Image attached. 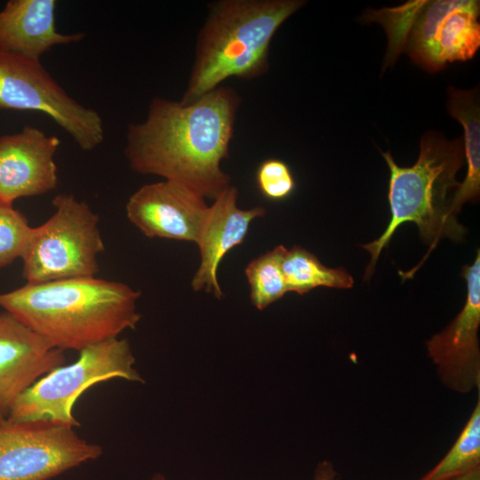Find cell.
Instances as JSON below:
<instances>
[{
  "label": "cell",
  "instance_id": "1",
  "mask_svg": "<svg viewBox=\"0 0 480 480\" xmlns=\"http://www.w3.org/2000/svg\"><path fill=\"white\" fill-rule=\"evenodd\" d=\"M240 104L238 92L224 86L188 104L154 97L146 120L127 128L131 169L215 199L231 185L221 162L228 156Z\"/></svg>",
  "mask_w": 480,
  "mask_h": 480
},
{
  "label": "cell",
  "instance_id": "2",
  "mask_svg": "<svg viewBox=\"0 0 480 480\" xmlns=\"http://www.w3.org/2000/svg\"><path fill=\"white\" fill-rule=\"evenodd\" d=\"M140 292L126 284L77 277L0 293V307L54 347L80 351L135 329Z\"/></svg>",
  "mask_w": 480,
  "mask_h": 480
},
{
  "label": "cell",
  "instance_id": "3",
  "mask_svg": "<svg viewBox=\"0 0 480 480\" xmlns=\"http://www.w3.org/2000/svg\"><path fill=\"white\" fill-rule=\"evenodd\" d=\"M304 0H217L207 4L188 84V104L230 77L254 79L269 69V47L281 25Z\"/></svg>",
  "mask_w": 480,
  "mask_h": 480
},
{
  "label": "cell",
  "instance_id": "4",
  "mask_svg": "<svg viewBox=\"0 0 480 480\" xmlns=\"http://www.w3.org/2000/svg\"><path fill=\"white\" fill-rule=\"evenodd\" d=\"M380 153L390 171L388 200L391 217L377 239L362 245L370 254L365 280L373 274L396 230L405 222L417 225L420 239L429 246L428 253L443 238L461 241L467 233L452 213L460 186L456 175L465 164L461 138L448 140L440 132H425L418 159L409 167L399 166L390 152Z\"/></svg>",
  "mask_w": 480,
  "mask_h": 480
},
{
  "label": "cell",
  "instance_id": "5",
  "mask_svg": "<svg viewBox=\"0 0 480 480\" xmlns=\"http://www.w3.org/2000/svg\"><path fill=\"white\" fill-rule=\"evenodd\" d=\"M76 361L49 372L14 402L6 418L11 422L51 420L71 427L80 424L74 404L90 387L113 378L141 381L126 339L113 338L79 351Z\"/></svg>",
  "mask_w": 480,
  "mask_h": 480
},
{
  "label": "cell",
  "instance_id": "6",
  "mask_svg": "<svg viewBox=\"0 0 480 480\" xmlns=\"http://www.w3.org/2000/svg\"><path fill=\"white\" fill-rule=\"evenodd\" d=\"M54 213L33 228L25 252L22 275L27 283L95 276L98 256L105 246L99 216L71 194L52 199Z\"/></svg>",
  "mask_w": 480,
  "mask_h": 480
},
{
  "label": "cell",
  "instance_id": "7",
  "mask_svg": "<svg viewBox=\"0 0 480 480\" xmlns=\"http://www.w3.org/2000/svg\"><path fill=\"white\" fill-rule=\"evenodd\" d=\"M0 110L43 113L84 151L105 139L100 113L73 99L40 60L4 52H0Z\"/></svg>",
  "mask_w": 480,
  "mask_h": 480
},
{
  "label": "cell",
  "instance_id": "8",
  "mask_svg": "<svg viewBox=\"0 0 480 480\" xmlns=\"http://www.w3.org/2000/svg\"><path fill=\"white\" fill-rule=\"evenodd\" d=\"M101 453L69 425L0 420V480H49Z\"/></svg>",
  "mask_w": 480,
  "mask_h": 480
},
{
  "label": "cell",
  "instance_id": "9",
  "mask_svg": "<svg viewBox=\"0 0 480 480\" xmlns=\"http://www.w3.org/2000/svg\"><path fill=\"white\" fill-rule=\"evenodd\" d=\"M479 11L480 2L476 0L421 1L404 51L431 72L470 60L480 46Z\"/></svg>",
  "mask_w": 480,
  "mask_h": 480
},
{
  "label": "cell",
  "instance_id": "10",
  "mask_svg": "<svg viewBox=\"0 0 480 480\" xmlns=\"http://www.w3.org/2000/svg\"><path fill=\"white\" fill-rule=\"evenodd\" d=\"M467 284L465 304L442 332L426 342L428 356L441 381L449 388L468 393L480 388V252L462 268Z\"/></svg>",
  "mask_w": 480,
  "mask_h": 480
},
{
  "label": "cell",
  "instance_id": "11",
  "mask_svg": "<svg viewBox=\"0 0 480 480\" xmlns=\"http://www.w3.org/2000/svg\"><path fill=\"white\" fill-rule=\"evenodd\" d=\"M210 205L198 193L177 182L146 184L128 199V220L146 236L197 243Z\"/></svg>",
  "mask_w": 480,
  "mask_h": 480
},
{
  "label": "cell",
  "instance_id": "12",
  "mask_svg": "<svg viewBox=\"0 0 480 480\" xmlns=\"http://www.w3.org/2000/svg\"><path fill=\"white\" fill-rule=\"evenodd\" d=\"M60 140L55 135L24 126L0 137V203L45 194L58 185L54 156Z\"/></svg>",
  "mask_w": 480,
  "mask_h": 480
},
{
  "label": "cell",
  "instance_id": "13",
  "mask_svg": "<svg viewBox=\"0 0 480 480\" xmlns=\"http://www.w3.org/2000/svg\"><path fill=\"white\" fill-rule=\"evenodd\" d=\"M64 350L54 347L12 314H0V420L16 399L41 377L63 365Z\"/></svg>",
  "mask_w": 480,
  "mask_h": 480
},
{
  "label": "cell",
  "instance_id": "14",
  "mask_svg": "<svg viewBox=\"0 0 480 480\" xmlns=\"http://www.w3.org/2000/svg\"><path fill=\"white\" fill-rule=\"evenodd\" d=\"M237 197V188L230 185L213 199L196 243L201 261L192 278L191 287L196 292L212 293L217 299L223 296L218 280L222 259L244 242L252 220L266 214L265 208L261 206L239 208Z\"/></svg>",
  "mask_w": 480,
  "mask_h": 480
},
{
  "label": "cell",
  "instance_id": "15",
  "mask_svg": "<svg viewBox=\"0 0 480 480\" xmlns=\"http://www.w3.org/2000/svg\"><path fill=\"white\" fill-rule=\"evenodd\" d=\"M55 0H10L0 11V52L40 60L56 45L76 43L84 34L56 28Z\"/></svg>",
  "mask_w": 480,
  "mask_h": 480
},
{
  "label": "cell",
  "instance_id": "16",
  "mask_svg": "<svg viewBox=\"0 0 480 480\" xmlns=\"http://www.w3.org/2000/svg\"><path fill=\"white\" fill-rule=\"evenodd\" d=\"M447 108L464 129L463 147L467 173L454 196L452 213L457 216L467 202L476 203L480 195V108L478 90H447Z\"/></svg>",
  "mask_w": 480,
  "mask_h": 480
},
{
  "label": "cell",
  "instance_id": "17",
  "mask_svg": "<svg viewBox=\"0 0 480 480\" xmlns=\"http://www.w3.org/2000/svg\"><path fill=\"white\" fill-rule=\"evenodd\" d=\"M282 268L287 291L300 295L317 287L349 289L354 285L352 276L344 268L326 267L299 245L286 249Z\"/></svg>",
  "mask_w": 480,
  "mask_h": 480
},
{
  "label": "cell",
  "instance_id": "18",
  "mask_svg": "<svg viewBox=\"0 0 480 480\" xmlns=\"http://www.w3.org/2000/svg\"><path fill=\"white\" fill-rule=\"evenodd\" d=\"M480 468V399L444 457L420 480H451Z\"/></svg>",
  "mask_w": 480,
  "mask_h": 480
},
{
  "label": "cell",
  "instance_id": "19",
  "mask_svg": "<svg viewBox=\"0 0 480 480\" xmlns=\"http://www.w3.org/2000/svg\"><path fill=\"white\" fill-rule=\"evenodd\" d=\"M287 248L276 246L252 260L245 268L252 303L263 310L288 292L282 263Z\"/></svg>",
  "mask_w": 480,
  "mask_h": 480
},
{
  "label": "cell",
  "instance_id": "20",
  "mask_svg": "<svg viewBox=\"0 0 480 480\" xmlns=\"http://www.w3.org/2000/svg\"><path fill=\"white\" fill-rule=\"evenodd\" d=\"M32 228L12 204L0 203V268L22 257Z\"/></svg>",
  "mask_w": 480,
  "mask_h": 480
},
{
  "label": "cell",
  "instance_id": "21",
  "mask_svg": "<svg viewBox=\"0 0 480 480\" xmlns=\"http://www.w3.org/2000/svg\"><path fill=\"white\" fill-rule=\"evenodd\" d=\"M256 182L261 195L272 201L287 198L295 188L290 167L276 158H268L260 163L256 172Z\"/></svg>",
  "mask_w": 480,
  "mask_h": 480
},
{
  "label": "cell",
  "instance_id": "22",
  "mask_svg": "<svg viewBox=\"0 0 480 480\" xmlns=\"http://www.w3.org/2000/svg\"><path fill=\"white\" fill-rule=\"evenodd\" d=\"M335 475L332 465L329 461H323L316 470L314 480H333Z\"/></svg>",
  "mask_w": 480,
  "mask_h": 480
},
{
  "label": "cell",
  "instance_id": "23",
  "mask_svg": "<svg viewBox=\"0 0 480 480\" xmlns=\"http://www.w3.org/2000/svg\"><path fill=\"white\" fill-rule=\"evenodd\" d=\"M451 480H480V468L474 469Z\"/></svg>",
  "mask_w": 480,
  "mask_h": 480
},
{
  "label": "cell",
  "instance_id": "24",
  "mask_svg": "<svg viewBox=\"0 0 480 480\" xmlns=\"http://www.w3.org/2000/svg\"><path fill=\"white\" fill-rule=\"evenodd\" d=\"M154 480H164V478L162 476H156Z\"/></svg>",
  "mask_w": 480,
  "mask_h": 480
}]
</instances>
